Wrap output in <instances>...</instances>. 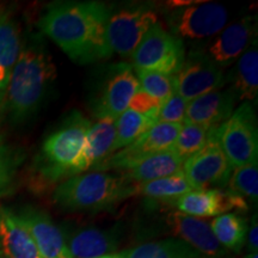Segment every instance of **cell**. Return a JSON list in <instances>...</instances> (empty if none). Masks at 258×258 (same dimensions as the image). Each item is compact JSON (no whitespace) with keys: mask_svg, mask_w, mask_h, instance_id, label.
Wrapping results in <instances>:
<instances>
[{"mask_svg":"<svg viewBox=\"0 0 258 258\" xmlns=\"http://www.w3.org/2000/svg\"><path fill=\"white\" fill-rule=\"evenodd\" d=\"M110 12L101 2H56L48 6L38 27L71 60L85 64L112 55L106 37Z\"/></svg>","mask_w":258,"mask_h":258,"instance_id":"cell-1","label":"cell"},{"mask_svg":"<svg viewBox=\"0 0 258 258\" xmlns=\"http://www.w3.org/2000/svg\"><path fill=\"white\" fill-rule=\"evenodd\" d=\"M56 69L41 37H34L19 51L8 84L6 110L15 123L31 117L40 108Z\"/></svg>","mask_w":258,"mask_h":258,"instance_id":"cell-2","label":"cell"},{"mask_svg":"<svg viewBox=\"0 0 258 258\" xmlns=\"http://www.w3.org/2000/svg\"><path fill=\"white\" fill-rule=\"evenodd\" d=\"M135 195V185L124 176L93 171L64 179L53 199L67 211H104Z\"/></svg>","mask_w":258,"mask_h":258,"instance_id":"cell-3","label":"cell"},{"mask_svg":"<svg viewBox=\"0 0 258 258\" xmlns=\"http://www.w3.org/2000/svg\"><path fill=\"white\" fill-rule=\"evenodd\" d=\"M91 125L79 111L71 112L63 123L42 145L36 170L43 182L54 183L73 176Z\"/></svg>","mask_w":258,"mask_h":258,"instance_id":"cell-4","label":"cell"},{"mask_svg":"<svg viewBox=\"0 0 258 258\" xmlns=\"http://www.w3.org/2000/svg\"><path fill=\"white\" fill-rule=\"evenodd\" d=\"M213 133L233 169L258 161L257 118L250 102L235 109Z\"/></svg>","mask_w":258,"mask_h":258,"instance_id":"cell-5","label":"cell"},{"mask_svg":"<svg viewBox=\"0 0 258 258\" xmlns=\"http://www.w3.org/2000/svg\"><path fill=\"white\" fill-rule=\"evenodd\" d=\"M186 56L182 38L166 31L159 22L146 32L133 53L135 70L175 76Z\"/></svg>","mask_w":258,"mask_h":258,"instance_id":"cell-6","label":"cell"},{"mask_svg":"<svg viewBox=\"0 0 258 258\" xmlns=\"http://www.w3.org/2000/svg\"><path fill=\"white\" fill-rule=\"evenodd\" d=\"M170 8L173 10L165 14L166 22L171 34L179 38L200 40L214 36L224 30L228 21L227 10L217 3H175Z\"/></svg>","mask_w":258,"mask_h":258,"instance_id":"cell-7","label":"cell"},{"mask_svg":"<svg viewBox=\"0 0 258 258\" xmlns=\"http://www.w3.org/2000/svg\"><path fill=\"white\" fill-rule=\"evenodd\" d=\"M140 85L129 63L109 67L91 99V110L98 118H117L128 109L129 102Z\"/></svg>","mask_w":258,"mask_h":258,"instance_id":"cell-8","label":"cell"},{"mask_svg":"<svg viewBox=\"0 0 258 258\" xmlns=\"http://www.w3.org/2000/svg\"><path fill=\"white\" fill-rule=\"evenodd\" d=\"M158 22L156 12L148 6H129L110 12L106 37L112 53L132 56L146 32Z\"/></svg>","mask_w":258,"mask_h":258,"instance_id":"cell-9","label":"cell"},{"mask_svg":"<svg viewBox=\"0 0 258 258\" xmlns=\"http://www.w3.org/2000/svg\"><path fill=\"white\" fill-rule=\"evenodd\" d=\"M233 167L228 163L213 129L208 131L207 143L198 153L184 160L182 172L194 190L224 186L230 179Z\"/></svg>","mask_w":258,"mask_h":258,"instance_id":"cell-10","label":"cell"},{"mask_svg":"<svg viewBox=\"0 0 258 258\" xmlns=\"http://www.w3.org/2000/svg\"><path fill=\"white\" fill-rule=\"evenodd\" d=\"M224 71L207 53L190 51L180 70L173 76L175 92L186 102L206 93L220 90L225 85Z\"/></svg>","mask_w":258,"mask_h":258,"instance_id":"cell-11","label":"cell"},{"mask_svg":"<svg viewBox=\"0 0 258 258\" xmlns=\"http://www.w3.org/2000/svg\"><path fill=\"white\" fill-rule=\"evenodd\" d=\"M182 125L183 124L157 122L133 144L111 154L101 165L97 166L95 171L103 172L106 170H118L124 172L137 161L170 150L175 144Z\"/></svg>","mask_w":258,"mask_h":258,"instance_id":"cell-12","label":"cell"},{"mask_svg":"<svg viewBox=\"0 0 258 258\" xmlns=\"http://www.w3.org/2000/svg\"><path fill=\"white\" fill-rule=\"evenodd\" d=\"M183 214L195 218H211L226 214L231 209L246 211L247 203L243 198L230 190H192L173 203Z\"/></svg>","mask_w":258,"mask_h":258,"instance_id":"cell-13","label":"cell"},{"mask_svg":"<svg viewBox=\"0 0 258 258\" xmlns=\"http://www.w3.org/2000/svg\"><path fill=\"white\" fill-rule=\"evenodd\" d=\"M17 215L30 233L41 258H71L64 235L46 212L25 207Z\"/></svg>","mask_w":258,"mask_h":258,"instance_id":"cell-14","label":"cell"},{"mask_svg":"<svg viewBox=\"0 0 258 258\" xmlns=\"http://www.w3.org/2000/svg\"><path fill=\"white\" fill-rule=\"evenodd\" d=\"M166 222L178 239L185 241L205 258H222L227 253L213 234L211 224L203 219L173 212L167 215Z\"/></svg>","mask_w":258,"mask_h":258,"instance_id":"cell-15","label":"cell"},{"mask_svg":"<svg viewBox=\"0 0 258 258\" xmlns=\"http://www.w3.org/2000/svg\"><path fill=\"white\" fill-rule=\"evenodd\" d=\"M237 101L238 97L232 88L206 93L188 102L184 122L211 131L230 118Z\"/></svg>","mask_w":258,"mask_h":258,"instance_id":"cell-16","label":"cell"},{"mask_svg":"<svg viewBox=\"0 0 258 258\" xmlns=\"http://www.w3.org/2000/svg\"><path fill=\"white\" fill-rule=\"evenodd\" d=\"M117 228L82 227L64 237L71 258H97L112 254L120 246Z\"/></svg>","mask_w":258,"mask_h":258,"instance_id":"cell-17","label":"cell"},{"mask_svg":"<svg viewBox=\"0 0 258 258\" xmlns=\"http://www.w3.org/2000/svg\"><path fill=\"white\" fill-rule=\"evenodd\" d=\"M254 28L252 18L245 17L225 28L209 47L208 55L221 69L228 66L247 49L254 38Z\"/></svg>","mask_w":258,"mask_h":258,"instance_id":"cell-18","label":"cell"},{"mask_svg":"<svg viewBox=\"0 0 258 258\" xmlns=\"http://www.w3.org/2000/svg\"><path fill=\"white\" fill-rule=\"evenodd\" d=\"M116 140V120L115 118H98L91 123L86 135L85 146L74 169L73 176L80 175L90 169L95 170L97 166L111 154H114ZM72 176V177H73Z\"/></svg>","mask_w":258,"mask_h":258,"instance_id":"cell-19","label":"cell"},{"mask_svg":"<svg viewBox=\"0 0 258 258\" xmlns=\"http://www.w3.org/2000/svg\"><path fill=\"white\" fill-rule=\"evenodd\" d=\"M0 252L8 258H41L17 214L0 205Z\"/></svg>","mask_w":258,"mask_h":258,"instance_id":"cell-20","label":"cell"},{"mask_svg":"<svg viewBox=\"0 0 258 258\" xmlns=\"http://www.w3.org/2000/svg\"><path fill=\"white\" fill-rule=\"evenodd\" d=\"M184 160L172 150L153 154L137 161L123 172V176L134 185L172 176L182 171Z\"/></svg>","mask_w":258,"mask_h":258,"instance_id":"cell-21","label":"cell"},{"mask_svg":"<svg viewBox=\"0 0 258 258\" xmlns=\"http://www.w3.org/2000/svg\"><path fill=\"white\" fill-rule=\"evenodd\" d=\"M21 51V30L14 15L0 6V90L8 88Z\"/></svg>","mask_w":258,"mask_h":258,"instance_id":"cell-22","label":"cell"},{"mask_svg":"<svg viewBox=\"0 0 258 258\" xmlns=\"http://www.w3.org/2000/svg\"><path fill=\"white\" fill-rule=\"evenodd\" d=\"M233 72L232 89L238 99L253 101L258 93V50L256 38L239 56Z\"/></svg>","mask_w":258,"mask_h":258,"instance_id":"cell-23","label":"cell"},{"mask_svg":"<svg viewBox=\"0 0 258 258\" xmlns=\"http://www.w3.org/2000/svg\"><path fill=\"white\" fill-rule=\"evenodd\" d=\"M122 258H205L178 238L151 241L120 252Z\"/></svg>","mask_w":258,"mask_h":258,"instance_id":"cell-24","label":"cell"},{"mask_svg":"<svg viewBox=\"0 0 258 258\" xmlns=\"http://www.w3.org/2000/svg\"><path fill=\"white\" fill-rule=\"evenodd\" d=\"M192 190V186L189 184L182 171L165 178L135 185V194H140L146 199L157 200L170 205H173L179 198Z\"/></svg>","mask_w":258,"mask_h":258,"instance_id":"cell-25","label":"cell"},{"mask_svg":"<svg viewBox=\"0 0 258 258\" xmlns=\"http://www.w3.org/2000/svg\"><path fill=\"white\" fill-rule=\"evenodd\" d=\"M213 234L224 249L239 252L246 240L247 222L235 213L219 215L211 222Z\"/></svg>","mask_w":258,"mask_h":258,"instance_id":"cell-26","label":"cell"},{"mask_svg":"<svg viewBox=\"0 0 258 258\" xmlns=\"http://www.w3.org/2000/svg\"><path fill=\"white\" fill-rule=\"evenodd\" d=\"M157 122L153 118L138 114L131 109H127L124 112L116 118V140L114 145V152L133 144L144 133L156 124Z\"/></svg>","mask_w":258,"mask_h":258,"instance_id":"cell-27","label":"cell"},{"mask_svg":"<svg viewBox=\"0 0 258 258\" xmlns=\"http://www.w3.org/2000/svg\"><path fill=\"white\" fill-rule=\"evenodd\" d=\"M207 129L201 127V125L185 122L182 125V129H180L178 137H177L171 150L183 160H186L205 146L207 143Z\"/></svg>","mask_w":258,"mask_h":258,"instance_id":"cell-28","label":"cell"},{"mask_svg":"<svg viewBox=\"0 0 258 258\" xmlns=\"http://www.w3.org/2000/svg\"><path fill=\"white\" fill-rule=\"evenodd\" d=\"M228 190L240 198L257 201L258 196V165L256 163L235 167L228 179Z\"/></svg>","mask_w":258,"mask_h":258,"instance_id":"cell-29","label":"cell"},{"mask_svg":"<svg viewBox=\"0 0 258 258\" xmlns=\"http://www.w3.org/2000/svg\"><path fill=\"white\" fill-rule=\"evenodd\" d=\"M135 72H137L135 76L140 85V90L154 98L164 102L175 92L173 76H166V74L152 72V71L135 70Z\"/></svg>","mask_w":258,"mask_h":258,"instance_id":"cell-30","label":"cell"},{"mask_svg":"<svg viewBox=\"0 0 258 258\" xmlns=\"http://www.w3.org/2000/svg\"><path fill=\"white\" fill-rule=\"evenodd\" d=\"M19 163L17 152L0 139V196L12 188Z\"/></svg>","mask_w":258,"mask_h":258,"instance_id":"cell-31","label":"cell"},{"mask_svg":"<svg viewBox=\"0 0 258 258\" xmlns=\"http://www.w3.org/2000/svg\"><path fill=\"white\" fill-rule=\"evenodd\" d=\"M186 106L188 102L183 99L178 93L173 92L166 101L161 103L157 115V122L183 124V122L185 121Z\"/></svg>","mask_w":258,"mask_h":258,"instance_id":"cell-32","label":"cell"},{"mask_svg":"<svg viewBox=\"0 0 258 258\" xmlns=\"http://www.w3.org/2000/svg\"><path fill=\"white\" fill-rule=\"evenodd\" d=\"M161 103L163 102L159 101L158 98H154V97L148 95L143 90H139V91L135 92L133 98L129 102L128 109L138 112V114L148 116V117L153 118L157 122V115Z\"/></svg>","mask_w":258,"mask_h":258,"instance_id":"cell-33","label":"cell"},{"mask_svg":"<svg viewBox=\"0 0 258 258\" xmlns=\"http://www.w3.org/2000/svg\"><path fill=\"white\" fill-rule=\"evenodd\" d=\"M247 249L250 253H256L258 249V224H257V215H254L252 219L250 230L247 231Z\"/></svg>","mask_w":258,"mask_h":258,"instance_id":"cell-34","label":"cell"},{"mask_svg":"<svg viewBox=\"0 0 258 258\" xmlns=\"http://www.w3.org/2000/svg\"><path fill=\"white\" fill-rule=\"evenodd\" d=\"M97 258H122L120 253H112V254H106V256L97 257Z\"/></svg>","mask_w":258,"mask_h":258,"instance_id":"cell-35","label":"cell"},{"mask_svg":"<svg viewBox=\"0 0 258 258\" xmlns=\"http://www.w3.org/2000/svg\"><path fill=\"white\" fill-rule=\"evenodd\" d=\"M244 258H258V254H257V252L256 253H249V254H246V256H245Z\"/></svg>","mask_w":258,"mask_h":258,"instance_id":"cell-36","label":"cell"},{"mask_svg":"<svg viewBox=\"0 0 258 258\" xmlns=\"http://www.w3.org/2000/svg\"><path fill=\"white\" fill-rule=\"evenodd\" d=\"M0 258H8V257H6L5 254H3L2 252H0Z\"/></svg>","mask_w":258,"mask_h":258,"instance_id":"cell-37","label":"cell"}]
</instances>
